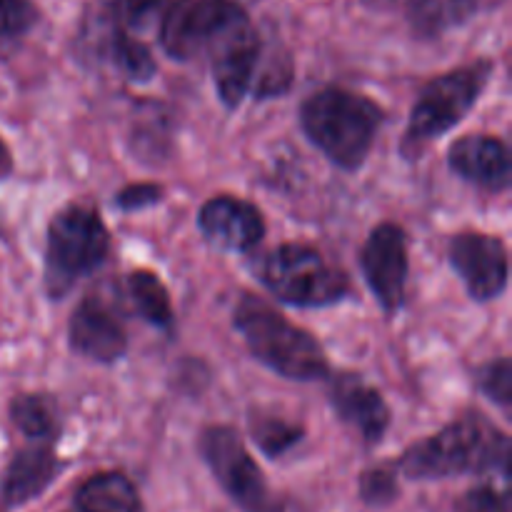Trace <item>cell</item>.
Wrapping results in <instances>:
<instances>
[{
    "mask_svg": "<svg viewBox=\"0 0 512 512\" xmlns=\"http://www.w3.org/2000/svg\"><path fill=\"white\" fill-rule=\"evenodd\" d=\"M508 460V435L475 413L405 450L400 470L415 480H440L495 468L508 470Z\"/></svg>",
    "mask_w": 512,
    "mask_h": 512,
    "instance_id": "6da1fadb",
    "label": "cell"
},
{
    "mask_svg": "<svg viewBox=\"0 0 512 512\" xmlns=\"http://www.w3.org/2000/svg\"><path fill=\"white\" fill-rule=\"evenodd\" d=\"M300 125L330 163L343 170H358L373 150L383 125V110L353 90L325 88L305 100Z\"/></svg>",
    "mask_w": 512,
    "mask_h": 512,
    "instance_id": "7a4b0ae2",
    "label": "cell"
},
{
    "mask_svg": "<svg viewBox=\"0 0 512 512\" xmlns=\"http://www.w3.org/2000/svg\"><path fill=\"white\" fill-rule=\"evenodd\" d=\"M233 323L250 353L283 378L320 380L328 375V360L315 335L285 320L258 295L240 298Z\"/></svg>",
    "mask_w": 512,
    "mask_h": 512,
    "instance_id": "3957f363",
    "label": "cell"
},
{
    "mask_svg": "<svg viewBox=\"0 0 512 512\" xmlns=\"http://www.w3.org/2000/svg\"><path fill=\"white\" fill-rule=\"evenodd\" d=\"M110 250V235L100 215L85 205H68L48 225L45 288L60 300L83 275L93 273Z\"/></svg>",
    "mask_w": 512,
    "mask_h": 512,
    "instance_id": "277c9868",
    "label": "cell"
},
{
    "mask_svg": "<svg viewBox=\"0 0 512 512\" xmlns=\"http://www.w3.org/2000/svg\"><path fill=\"white\" fill-rule=\"evenodd\" d=\"M263 283L275 298L295 308H325L350 293L348 275L300 243L280 245L265 258Z\"/></svg>",
    "mask_w": 512,
    "mask_h": 512,
    "instance_id": "5b68a950",
    "label": "cell"
},
{
    "mask_svg": "<svg viewBox=\"0 0 512 512\" xmlns=\"http://www.w3.org/2000/svg\"><path fill=\"white\" fill-rule=\"evenodd\" d=\"M490 73H493V63L478 60V63L463 65V68L450 70V73L430 80L423 93L418 95L413 113H410L405 143L418 148V145L453 130L478 103L480 93L488 85Z\"/></svg>",
    "mask_w": 512,
    "mask_h": 512,
    "instance_id": "8992f818",
    "label": "cell"
},
{
    "mask_svg": "<svg viewBox=\"0 0 512 512\" xmlns=\"http://www.w3.org/2000/svg\"><path fill=\"white\" fill-rule=\"evenodd\" d=\"M243 18L233 0H173L160 15V45L175 60L210 55Z\"/></svg>",
    "mask_w": 512,
    "mask_h": 512,
    "instance_id": "52a82bcc",
    "label": "cell"
},
{
    "mask_svg": "<svg viewBox=\"0 0 512 512\" xmlns=\"http://www.w3.org/2000/svg\"><path fill=\"white\" fill-rule=\"evenodd\" d=\"M200 455L220 488L245 508H258L265 498V478L245 448L243 438L225 425L205 428L200 435Z\"/></svg>",
    "mask_w": 512,
    "mask_h": 512,
    "instance_id": "ba28073f",
    "label": "cell"
},
{
    "mask_svg": "<svg viewBox=\"0 0 512 512\" xmlns=\"http://www.w3.org/2000/svg\"><path fill=\"white\" fill-rule=\"evenodd\" d=\"M360 265L378 303L388 313H395L405 303V285L410 273L405 230L395 223H380L365 240Z\"/></svg>",
    "mask_w": 512,
    "mask_h": 512,
    "instance_id": "9c48e42d",
    "label": "cell"
},
{
    "mask_svg": "<svg viewBox=\"0 0 512 512\" xmlns=\"http://www.w3.org/2000/svg\"><path fill=\"white\" fill-rule=\"evenodd\" d=\"M208 58L220 100L228 108H238L245 95L255 88L263 65V45L250 18H243L230 33H225Z\"/></svg>",
    "mask_w": 512,
    "mask_h": 512,
    "instance_id": "30bf717a",
    "label": "cell"
},
{
    "mask_svg": "<svg viewBox=\"0 0 512 512\" xmlns=\"http://www.w3.org/2000/svg\"><path fill=\"white\" fill-rule=\"evenodd\" d=\"M450 265L468 288L470 298L495 300L508 288V248L485 233H460L450 240Z\"/></svg>",
    "mask_w": 512,
    "mask_h": 512,
    "instance_id": "8fae6325",
    "label": "cell"
},
{
    "mask_svg": "<svg viewBox=\"0 0 512 512\" xmlns=\"http://www.w3.org/2000/svg\"><path fill=\"white\" fill-rule=\"evenodd\" d=\"M198 225L208 243L228 253H245L253 250L265 235V220L253 203L233 198V195H218L210 198L200 208Z\"/></svg>",
    "mask_w": 512,
    "mask_h": 512,
    "instance_id": "7c38bea8",
    "label": "cell"
},
{
    "mask_svg": "<svg viewBox=\"0 0 512 512\" xmlns=\"http://www.w3.org/2000/svg\"><path fill=\"white\" fill-rule=\"evenodd\" d=\"M70 348L95 363H115L128 350L123 320L98 298H85L70 315Z\"/></svg>",
    "mask_w": 512,
    "mask_h": 512,
    "instance_id": "4fadbf2b",
    "label": "cell"
},
{
    "mask_svg": "<svg viewBox=\"0 0 512 512\" xmlns=\"http://www.w3.org/2000/svg\"><path fill=\"white\" fill-rule=\"evenodd\" d=\"M448 163L460 178L485 190H505L510 185V150L493 135H465L455 140Z\"/></svg>",
    "mask_w": 512,
    "mask_h": 512,
    "instance_id": "5bb4252c",
    "label": "cell"
},
{
    "mask_svg": "<svg viewBox=\"0 0 512 512\" xmlns=\"http://www.w3.org/2000/svg\"><path fill=\"white\" fill-rule=\"evenodd\" d=\"M330 403L345 423L353 425L363 435L365 443H378L388 430L390 410L383 395L355 375L335 378L333 390H330Z\"/></svg>",
    "mask_w": 512,
    "mask_h": 512,
    "instance_id": "9a60e30c",
    "label": "cell"
},
{
    "mask_svg": "<svg viewBox=\"0 0 512 512\" xmlns=\"http://www.w3.org/2000/svg\"><path fill=\"white\" fill-rule=\"evenodd\" d=\"M60 465L48 445H30L20 450L3 473V498L8 505H23L38 498L55 480Z\"/></svg>",
    "mask_w": 512,
    "mask_h": 512,
    "instance_id": "2e32d148",
    "label": "cell"
},
{
    "mask_svg": "<svg viewBox=\"0 0 512 512\" xmlns=\"http://www.w3.org/2000/svg\"><path fill=\"white\" fill-rule=\"evenodd\" d=\"M78 508L83 512H140V498L123 473H100L78 490Z\"/></svg>",
    "mask_w": 512,
    "mask_h": 512,
    "instance_id": "e0dca14e",
    "label": "cell"
},
{
    "mask_svg": "<svg viewBox=\"0 0 512 512\" xmlns=\"http://www.w3.org/2000/svg\"><path fill=\"white\" fill-rule=\"evenodd\" d=\"M125 293L130 305L143 320H148L155 328H170L173 325V305L170 295L160 278L148 270H135L125 278Z\"/></svg>",
    "mask_w": 512,
    "mask_h": 512,
    "instance_id": "ac0fdd59",
    "label": "cell"
},
{
    "mask_svg": "<svg viewBox=\"0 0 512 512\" xmlns=\"http://www.w3.org/2000/svg\"><path fill=\"white\" fill-rule=\"evenodd\" d=\"M478 0H408V18L420 35H440L465 23Z\"/></svg>",
    "mask_w": 512,
    "mask_h": 512,
    "instance_id": "d6986e66",
    "label": "cell"
},
{
    "mask_svg": "<svg viewBox=\"0 0 512 512\" xmlns=\"http://www.w3.org/2000/svg\"><path fill=\"white\" fill-rule=\"evenodd\" d=\"M110 63L130 80H148L155 73V60L143 43L130 38L123 28H113L103 43Z\"/></svg>",
    "mask_w": 512,
    "mask_h": 512,
    "instance_id": "ffe728a7",
    "label": "cell"
},
{
    "mask_svg": "<svg viewBox=\"0 0 512 512\" xmlns=\"http://www.w3.org/2000/svg\"><path fill=\"white\" fill-rule=\"evenodd\" d=\"M10 415H13V423L35 440H50V435L58 428L55 403L48 395H20L10 405Z\"/></svg>",
    "mask_w": 512,
    "mask_h": 512,
    "instance_id": "44dd1931",
    "label": "cell"
},
{
    "mask_svg": "<svg viewBox=\"0 0 512 512\" xmlns=\"http://www.w3.org/2000/svg\"><path fill=\"white\" fill-rule=\"evenodd\" d=\"M250 435H253L255 445H258L265 455L280 458V455L288 453V450L303 438V430L283 418L258 415V418H250Z\"/></svg>",
    "mask_w": 512,
    "mask_h": 512,
    "instance_id": "7402d4cb",
    "label": "cell"
},
{
    "mask_svg": "<svg viewBox=\"0 0 512 512\" xmlns=\"http://www.w3.org/2000/svg\"><path fill=\"white\" fill-rule=\"evenodd\" d=\"M35 20V10L28 0H0V58L20 43Z\"/></svg>",
    "mask_w": 512,
    "mask_h": 512,
    "instance_id": "603a6c76",
    "label": "cell"
},
{
    "mask_svg": "<svg viewBox=\"0 0 512 512\" xmlns=\"http://www.w3.org/2000/svg\"><path fill=\"white\" fill-rule=\"evenodd\" d=\"M103 3L120 25H125V28H143L155 15H163V10L173 0H103Z\"/></svg>",
    "mask_w": 512,
    "mask_h": 512,
    "instance_id": "cb8c5ba5",
    "label": "cell"
},
{
    "mask_svg": "<svg viewBox=\"0 0 512 512\" xmlns=\"http://www.w3.org/2000/svg\"><path fill=\"white\" fill-rule=\"evenodd\" d=\"M480 390L488 395L490 400H495L498 405L508 408L512 400V363L510 358H500L495 363H488L485 368H480L478 373Z\"/></svg>",
    "mask_w": 512,
    "mask_h": 512,
    "instance_id": "d4e9b609",
    "label": "cell"
},
{
    "mask_svg": "<svg viewBox=\"0 0 512 512\" xmlns=\"http://www.w3.org/2000/svg\"><path fill=\"white\" fill-rule=\"evenodd\" d=\"M360 493H363L365 503L370 505H385L395 498L398 493V478L395 470L390 468H373L365 470L363 480H360Z\"/></svg>",
    "mask_w": 512,
    "mask_h": 512,
    "instance_id": "484cf974",
    "label": "cell"
},
{
    "mask_svg": "<svg viewBox=\"0 0 512 512\" xmlns=\"http://www.w3.org/2000/svg\"><path fill=\"white\" fill-rule=\"evenodd\" d=\"M455 512H510L508 495L490 488V485H483V488L465 493L463 500L455 505Z\"/></svg>",
    "mask_w": 512,
    "mask_h": 512,
    "instance_id": "4316f807",
    "label": "cell"
},
{
    "mask_svg": "<svg viewBox=\"0 0 512 512\" xmlns=\"http://www.w3.org/2000/svg\"><path fill=\"white\" fill-rule=\"evenodd\" d=\"M160 195H163V190L158 188V185L153 183H135V185H128L125 190H120L118 195H115V203H118L120 210H143L148 208V205L158 203Z\"/></svg>",
    "mask_w": 512,
    "mask_h": 512,
    "instance_id": "83f0119b",
    "label": "cell"
},
{
    "mask_svg": "<svg viewBox=\"0 0 512 512\" xmlns=\"http://www.w3.org/2000/svg\"><path fill=\"white\" fill-rule=\"evenodd\" d=\"M8 170H10V153L3 145V140H0V175H5Z\"/></svg>",
    "mask_w": 512,
    "mask_h": 512,
    "instance_id": "f1b7e54d",
    "label": "cell"
},
{
    "mask_svg": "<svg viewBox=\"0 0 512 512\" xmlns=\"http://www.w3.org/2000/svg\"><path fill=\"white\" fill-rule=\"evenodd\" d=\"M365 3H368L370 8H390V5L398 3V0H365Z\"/></svg>",
    "mask_w": 512,
    "mask_h": 512,
    "instance_id": "f546056e",
    "label": "cell"
},
{
    "mask_svg": "<svg viewBox=\"0 0 512 512\" xmlns=\"http://www.w3.org/2000/svg\"><path fill=\"white\" fill-rule=\"evenodd\" d=\"M263 512H283L280 508H268V510H263Z\"/></svg>",
    "mask_w": 512,
    "mask_h": 512,
    "instance_id": "4dcf8cb0",
    "label": "cell"
}]
</instances>
